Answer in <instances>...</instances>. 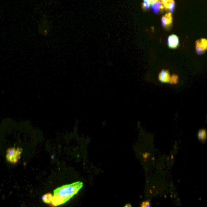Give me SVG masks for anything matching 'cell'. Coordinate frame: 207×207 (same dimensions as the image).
Returning <instances> with one entry per match:
<instances>
[{"label":"cell","instance_id":"cell-1","mask_svg":"<svg viewBox=\"0 0 207 207\" xmlns=\"http://www.w3.org/2000/svg\"><path fill=\"white\" fill-rule=\"evenodd\" d=\"M82 186V182H77L58 188L54 191L51 202L52 205L58 206L65 203L73 196L77 194Z\"/></svg>","mask_w":207,"mask_h":207},{"label":"cell","instance_id":"cell-2","mask_svg":"<svg viewBox=\"0 0 207 207\" xmlns=\"http://www.w3.org/2000/svg\"><path fill=\"white\" fill-rule=\"evenodd\" d=\"M23 151V150L20 148H18L17 149H15V148H9L7 151L6 158L7 160L11 162V163L15 164L20 159L21 154Z\"/></svg>","mask_w":207,"mask_h":207},{"label":"cell","instance_id":"cell-3","mask_svg":"<svg viewBox=\"0 0 207 207\" xmlns=\"http://www.w3.org/2000/svg\"><path fill=\"white\" fill-rule=\"evenodd\" d=\"M196 52L199 55H202L206 50H207V40L202 38L198 40L196 42Z\"/></svg>","mask_w":207,"mask_h":207},{"label":"cell","instance_id":"cell-4","mask_svg":"<svg viewBox=\"0 0 207 207\" xmlns=\"http://www.w3.org/2000/svg\"><path fill=\"white\" fill-rule=\"evenodd\" d=\"M162 21V24L165 29H168L171 25L172 24V21H173V18H172V15L171 12L167 13L165 14L164 16L162 17L161 19Z\"/></svg>","mask_w":207,"mask_h":207},{"label":"cell","instance_id":"cell-5","mask_svg":"<svg viewBox=\"0 0 207 207\" xmlns=\"http://www.w3.org/2000/svg\"><path fill=\"white\" fill-rule=\"evenodd\" d=\"M179 44V38L176 35H171L168 38V45L170 48L175 49L177 48Z\"/></svg>","mask_w":207,"mask_h":207},{"label":"cell","instance_id":"cell-6","mask_svg":"<svg viewBox=\"0 0 207 207\" xmlns=\"http://www.w3.org/2000/svg\"><path fill=\"white\" fill-rule=\"evenodd\" d=\"M159 79L162 83H170L171 77L168 70H162L159 75Z\"/></svg>","mask_w":207,"mask_h":207},{"label":"cell","instance_id":"cell-7","mask_svg":"<svg viewBox=\"0 0 207 207\" xmlns=\"http://www.w3.org/2000/svg\"><path fill=\"white\" fill-rule=\"evenodd\" d=\"M152 9H153V11L155 14H157L159 12H162L164 9V4H162V3L161 2L160 0H159V1L153 2L152 3L151 5Z\"/></svg>","mask_w":207,"mask_h":207},{"label":"cell","instance_id":"cell-8","mask_svg":"<svg viewBox=\"0 0 207 207\" xmlns=\"http://www.w3.org/2000/svg\"><path fill=\"white\" fill-rule=\"evenodd\" d=\"M198 139L202 141L203 142L206 140V137H207V134H206V131L205 129H200L198 134Z\"/></svg>","mask_w":207,"mask_h":207},{"label":"cell","instance_id":"cell-9","mask_svg":"<svg viewBox=\"0 0 207 207\" xmlns=\"http://www.w3.org/2000/svg\"><path fill=\"white\" fill-rule=\"evenodd\" d=\"M52 196H53V195L50 194V193L46 194L42 197V200H43V202L44 203H51Z\"/></svg>","mask_w":207,"mask_h":207},{"label":"cell","instance_id":"cell-10","mask_svg":"<svg viewBox=\"0 0 207 207\" xmlns=\"http://www.w3.org/2000/svg\"><path fill=\"white\" fill-rule=\"evenodd\" d=\"M152 5V2L150 0H144V2L142 4V8L144 10H146L149 9L150 7H151Z\"/></svg>","mask_w":207,"mask_h":207},{"label":"cell","instance_id":"cell-11","mask_svg":"<svg viewBox=\"0 0 207 207\" xmlns=\"http://www.w3.org/2000/svg\"><path fill=\"white\" fill-rule=\"evenodd\" d=\"M174 7H175V2H174V1H173L168 5L167 10H168L170 11L171 13H173L174 12Z\"/></svg>","mask_w":207,"mask_h":207},{"label":"cell","instance_id":"cell-12","mask_svg":"<svg viewBox=\"0 0 207 207\" xmlns=\"http://www.w3.org/2000/svg\"><path fill=\"white\" fill-rule=\"evenodd\" d=\"M177 80H178V77H177L176 76H173L171 77L170 83H176L177 82Z\"/></svg>","mask_w":207,"mask_h":207},{"label":"cell","instance_id":"cell-13","mask_svg":"<svg viewBox=\"0 0 207 207\" xmlns=\"http://www.w3.org/2000/svg\"><path fill=\"white\" fill-rule=\"evenodd\" d=\"M145 204L142 203V204L141 205V206H150V205L149 204V202H145Z\"/></svg>","mask_w":207,"mask_h":207},{"label":"cell","instance_id":"cell-14","mask_svg":"<svg viewBox=\"0 0 207 207\" xmlns=\"http://www.w3.org/2000/svg\"><path fill=\"white\" fill-rule=\"evenodd\" d=\"M150 1L152 2V3H153V2H155V1H159V0H150Z\"/></svg>","mask_w":207,"mask_h":207}]
</instances>
